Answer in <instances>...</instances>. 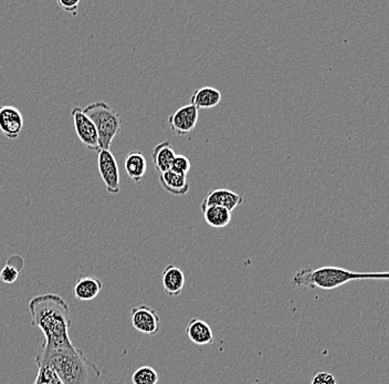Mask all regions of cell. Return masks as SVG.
I'll return each mask as SVG.
<instances>
[{"mask_svg":"<svg viewBox=\"0 0 389 384\" xmlns=\"http://www.w3.org/2000/svg\"><path fill=\"white\" fill-rule=\"evenodd\" d=\"M35 362L38 367L50 366L64 384H98L101 379L100 369L77 347L54 353L38 351Z\"/></svg>","mask_w":389,"mask_h":384,"instance_id":"cell-2","label":"cell"},{"mask_svg":"<svg viewBox=\"0 0 389 384\" xmlns=\"http://www.w3.org/2000/svg\"><path fill=\"white\" fill-rule=\"evenodd\" d=\"M124 169L131 180L136 183L140 182L147 170V161L140 151H132L127 154L124 161Z\"/></svg>","mask_w":389,"mask_h":384,"instance_id":"cell-17","label":"cell"},{"mask_svg":"<svg viewBox=\"0 0 389 384\" xmlns=\"http://www.w3.org/2000/svg\"><path fill=\"white\" fill-rule=\"evenodd\" d=\"M186 334L191 341L197 346L212 345L214 341L212 327L201 319H191L186 327Z\"/></svg>","mask_w":389,"mask_h":384,"instance_id":"cell-13","label":"cell"},{"mask_svg":"<svg viewBox=\"0 0 389 384\" xmlns=\"http://www.w3.org/2000/svg\"><path fill=\"white\" fill-rule=\"evenodd\" d=\"M133 384H157L159 374L149 366L140 367L132 376Z\"/></svg>","mask_w":389,"mask_h":384,"instance_id":"cell-19","label":"cell"},{"mask_svg":"<svg viewBox=\"0 0 389 384\" xmlns=\"http://www.w3.org/2000/svg\"><path fill=\"white\" fill-rule=\"evenodd\" d=\"M31 326L45 336L40 353H54L75 348L70 339L72 321L66 299L56 294H45L32 298L28 305Z\"/></svg>","mask_w":389,"mask_h":384,"instance_id":"cell-1","label":"cell"},{"mask_svg":"<svg viewBox=\"0 0 389 384\" xmlns=\"http://www.w3.org/2000/svg\"><path fill=\"white\" fill-rule=\"evenodd\" d=\"M221 99L223 94L216 87H203L191 94V104L197 110L212 109L220 104Z\"/></svg>","mask_w":389,"mask_h":384,"instance_id":"cell-15","label":"cell"},{"mask_svg":"<svg viewBox=\"0 0 389 384\" xmlns=\"http://www.w3.org/2000/svg\"><path fill=\"white\" fill-rule=\"evenodd\" d=\"M354 280H360V273L337 266H324L316 269L305 267L291 277L294 286L323 290H333Z\"/></svg>","mask_w":389,"mask_h":384,"instance_id":"cell-3","label":"cell"},{"mask_svg":"<svg viewBox=\"0 0 389 384\" xmlns=\"http://www.w3.org/2000/svg\"><path fill=\"white\" fill-rule=\"evenodd\" d=\"M75 133L80 142L89 151L100 152V140H98V130L96 125L91 121L90 118L83 112L80 106H75L71 111Z\"/></svg>","mask_w":389,"mask_h":384,"instance_id":"cell-5","label":"cell"},{"mask_svg":"<svg viewBox=\"0 0 389 384\" xmlns=\"http://www.w3.org/2000/svg\"><path fill=\"white\" fill-rule=\"evenodd\" d=\"M38 369L39 371L32 384H64L50 366H40Z\"/></svg>","mask_w":389,"mask_h":384,"instance_id":"cell-20","label":"cell"},{"mask_svg":"<svg viewBox=\"0 0 389 384\" xmlns=\"http://www.w3.org/2000/svg\"><path fill=\"white\" fill-rule=\"evenodd\" d=\"M131 320L136 332L146 336H155L159 330L161 317L156 310L149 306L140 305L131 311Z\"/></svg>","mask_w":389,"mask_h":384,"instance_id":"cell-7","label":"cell"},{"mask_svg":"<svg viewBox=\"0 0 389 384\" xmlns=\"http://www.w3.org/2000/svg\"><path fill=\"white\" fill-rule=\"evenodd\" d=\"M102 288H103V283L100 279L88 276L80 278L75 283L73 294L80 301H92L100 294Z\"/></svg>","mask_w":389,"mask_h":384,"instance_id":"cell-14","label":"cell"},{"mask_svg":"<svg viewBox=\"0 0 389 384\" xmlns=\"http://www.w3.org/2000/svg\"><path fill=\"white\" fill-rule=\"evenodd\" d=\"M311 384H337V378L330 372H318L313 376Z\"/></svg>","mask_w":389,"mask_h":384,"instance_id":"cell-23","label":"cell"},{"mask_svg":"<svg viewBox=\"0 0 389 384\" xmlns=\"http://www.w3.org/2000/svg\"><path fill=\"white\" fill-rule=\"evenodd\" d=\"M191 159L185 155H176L175 159L173 162L172 169L170 170L174 172L179 173V174L187 175L191 171Z\"/></svg>","mask_w":389,"mask_h":384,"instance_id":"cell-22","label":"cell"},{"mask_svg":"<svg viewBox=\"0 0 389 384\" xmlns=\"http://www.w3.org/2000/svg\"><path fill=\"white\" fill-rule=\"evenodd\" d=\"M24 120L22 112L13 106H0V134L16 140L24 129Z\"/></svg>","mask_w":389,"mask_h":384,"instance_id":"cell-9","label":"cell"},{"mask_svg":"<svg viewBox=\"0 0 389 384\" xmlns=\"http://www.w3.org/2000/svg\"><path fill=\"white\" fill-rule=\"evenodd\" d=\"M176 155L177 154L173 149L170 141L166 140L162 143L157 144L152 153V159L156 171H159L161 174L170 171Z\"/></svg>","mask_w":389,"mask_h":384,"instance_id":"cell-16","label":"cell"},{"mask_svg":"<svg viewBox=\"0 0 389 384\" xmlns=\"http://www.w3.org/2000/svg\"><path fill=\"white\" fill-rule=\"evenodd\" d=\"M198 122V110L191 104L182 106L168 118V125L176 136H189Z\"/></svg>","mask_w":389,"mask_h":384,"instance_id":"cell-8","label":"cell"},{"mask_svg":"<svg viewBox=\"0 0 389 384\" xmlns=\"http://www.w3.org/2000/svg\"><path fill=\"white\" fill-rule=\"evenodd\" d=\"M244 197L239 195L236 192L230 191L228 188H216L207 194L204 201L201 203V211L206 207L220 206L227 208L228 211L233 212L239 205L242 204Z\"/></svg>","mask_w":389,"mask_h":384,"instance_id":"cell-10","label":"cell"},{"mask_svg":"<svg viewBox=\"0 0 389 384\" xmlns=\"http://www.w3.org/2000/svg\"><path fill=\"white\" fill-rule=\"evenodd\" d=\"M360 280L376 279V280H389L388 273H360Z\"/></svg>","mask_w":389,"mask_h":384,"instance_id":"cell-25","label":"cell"},{"mask_svg":"<svg viewBox=\"0 0 389 384\" xmlns=\"http://www.w3.org/2000/svg\"><path fill=\"white\" fill-rule=\"evenodd\" d=\"M91 121L96 125L100 140L101 150H110L112 142L119 134L122 127V118L119 112L106 104L104 101H98L89 104L83 109Z\"/></svg>","mask_w":389,"mask_h":384,"instance_id":"cell-4","label":"cell"},{"mask_svg":"<svg viewBox=\"0 0 389 384\" xmlns=\"http://www.w3.org/2000/svg\"><path fill=\"white\" fill-rule=\"evenodd\" d=\"M204 214L205 220L208 225L214 228H223L230 224L233 220V212L220 206L206 207L201 211Z\"/></svg>","mask_w":389,"mask_h":384,"instance_id":"cell-18","label":"cell"},{"mask_svg":"<svg viewBox=\"0 0 389 384\" xmlns=\"http://www.w3.org/2000/svg\"><path fill=\"white\" fill-rule=\"evenodd\" d=\"M186 277L184 271L175 265L165 267L162 275V284L165 294L170 297H177L183 292Z\"/></svg>","mask_w":389,"mask_h":384,"instance_id":"cell-11","label":"cell"},{"mask_svg":"<svg viewBox=\"0 0 389 384\" xmlns=\"http://www.w3.org/2000/svg\"><path fill=\"white\" fill-rule=\"evenodd\" d=\"M98 167L101 178L105 184L106 191L117 195L121 191L119 164L110 150H100L98 153Z\"/></svg>","mask_w":389,"mask_h":384,"instance_id":"cell-6","label":"cell"},{"mask_svg":"<svg viewBox=\"0 0 389 384\" xmlns=\"http://www.w3.org/2000/svg\"><path fill=\"white\" fill-rule=\"evenodd\" d=\"M159 184L167 193L174 197H184L189 191L187 175L179 174L170 170L162 173L159 178Z\"/></svg>","mask_w":389,"mask_h":384,"instance_id":"cell-12","label":"cell"},{"mask_svg":"<svg viewBox=\"0 0 389 384\" xmlns=\"http://www.w3.org/2000/svg\"><path fill=\"white\" fill-rule=\"evenodd\" d=\"M57 5L59 6V8L62 9V10L66 11V13H71L72 15H77L78 8H79L80 1L79 0H58Z\"/></svg>","mask_w":389,"mask_h":384,"instance_id":"cell-24","label":"cell"},{"mask_svg":"<svg viewBox=\"0 0 389 384\" xmlns=\"http://www.w3.org/2000/svg\"><path fill=\"white\" fill-rule=\"evenodd\" d=\"M19 273H20V269H18L16 265H13L11 259L8 260V262L3 266V269L0 271V280L5 284H13L18 279Z\"/></svg>","mask_w":389,"mask_h":384,"instance_id":"cell-21","label":"cell"}]
</instances>
